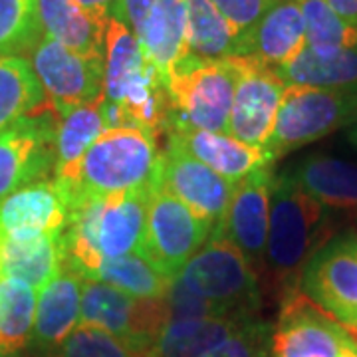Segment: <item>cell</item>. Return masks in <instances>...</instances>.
I'll use <instances>...</instances> for the list:
<instances>
[{"instance_id":"40","label":"cell","mask_w":357,"mask_h":357,"mask_svg":"<svg viewBox=\"0 0 357 357\" xmlns=\"http://www.w3.org/2000/svg\"><path fill=\"white\" fill-rule=\"evenodd\" d=\"M328 4L345 22L357 26V0H328Z\"/></svg>"},{"instance_id":"39","label":"cell","mask_w":357,"mask_h":357,"mask_svg":"<svg viewBox=\"0 0 357 357\" xmlns=\"http://www.w3.org/2000/svg\"><path fill=\"white\" fill-rule=\"evenodd\" d=\"M76 2L91 16L105 20V22L114 16L115 4H117V0H76Z\"/></svg>"},{"instance_id":"1","label":"cell","mask_w":357,"mask_h":357,"mask_svg":"<svg viewBox=\"0 0 357 357\" xmlns=\"http://www.w3.org/2000/svg\"><path fill=\"white\" fill-rule=\"evenodd\" d=\"M153 187L86 199L74 206L64 229L66 264L84 278H91L103 258L141 255L147 201Z\"/></svg>"},{"instance_id":"21","label":"cell","mask_w":357,"mask_h":357,"mask_svg":"<svg viewBox=\"0 0 357 357\" xmlns=\"http://www.w3.org/2000/svg\"><path fill=\"white\" fill-rule=\"evenodd\" d=\"M139 44L145 60L155 66L159 76L167 82L175 74L187 52V13L183 0H155L145 24L139 32Z\"/></svg>"},{"instance_id":"36","label":"cell","mask_w":357,"mask_h":357,"mask_svg":"<svg viewBox=\"0 0 357 357\" xmlns=\"http://www.w3.org/2000/svg\"><path fill=\"white\" fill-rule=\"evenodd\" d=\"M167 321H183V319H206L222 318V316H234L227 312L222 306H218L211 300H204L201 296L192 294L189 288H185L178 278L169 284L165 294Z\"/></svg>"},{"instance_id":"13","label":"cell","mask_w":357,"mask_h":357,"mask_svg":"<svg viewBox=\"0 0 357 357\" xmlns=\"http://www.w3.org/2000/svg\"><path fill=\"white\" fill-rule=\"evenodd\" d=\"M347 337L351 333L294 288L284 296L270 351L272 357H337Z\"/></svg>"},{"instance_id":"4","label":"cell","mask_w":357,"mask_h":357,"mask_svg":"<svg viewBox=\"0 0 357 357\" xmlns=\"http://www.w3.org/2000/svg\"><path fill=\"white\" fill-rule=\"evenodd\" d=\"M236 77L232 56L217 62H201L187 56L167 82L171 100L167 133L177 129L229 133Z\"/></svg>"},{"instance_id":"6","label":"cell","mask_w":357,"mask_h":357,"mask_svg":"<svg viewBox=\"0 0 357 357\" xmlns=\"http://www.w3.org/2000/svg\"><path fill=\"white\" fill-rule=\"evenodd\" d=\"M192 294L211 300L234 316H255L260 307V286L252 264L220 229L183 266L177 276Z\"/></svg>"},{"instance_id":"29","label":"cell","mask_w":357,"mask_h":357,"mask_svg":"<svg viewBox=\"0 0 357 357\" xmlns=\"http://www.w3.org/2000/svg\"><path fill=\"white\" fill-rule=\"evenodd\" d=\"M286 86L345 88L357 86V46L333 54H314L310 48L298 54L288 66L276 70Z\"/></svg>"},{"instance_id":"35","label":"cell","mask_w":357,"mask_h":357,"mask_svg":"<svg viewBox=\"0 0 357 357\" xmlns=\"http://www.w3.org/2000/svg\"><path fill=\"white\" fill-rule=\"evenodd\" d=\"M272 345V330L266 321L250 318L227 340L201 357H268Z\"/></svg>"},{"instance_id":"23","label":"cell","mask_w":357,"mask_h":357,"mask_svg":"<svg viewBox=\"0 0 357 357\" xmlns=\"http://www.w3.org/2000/svg\"><path fill=\"white\" fill-rule=\"evenodd\" d=\"M328 211L357 215V163L333 155H310L288 171Z\"/></svg>"},{"instance_id":"25","label":"cell","mask_w":357,"mask_h":357,"mask_svg":"<svg viewBox=\"0 0 357 357\" xmlns=\"http://www.w3.org/2000/svg\"><path fill=\"white\" fill-rule=\"evenodd\" d=\"M250 318L255 316L167 321L155 340L149 357H201Z\"/></svg>"},{"instance_id":"2","label":"cell","mask_w":357,"mask_h":357,"mask_svg":"<svg viewBox=\"0 0 357 357\" xmlns=\"http://www.w3.org/2000/svg\"><path fill=\"white\" fill-rule=\"evenodd\" d=\"M328 208L310 197L288 171L276 173L270 192L264 266L286 292L300 288V274L318 248L332 238Z\"/></svg>"},{"instance_id":"7","label":"cell","mask_w":357,"mask_h":357,"mask_svg":"<svg viewBox=\"0 0 357 357\" xmlns=\"http://www.w3.org/2000/svg\"><path fill=\"white\" fill-rule=\"evenodd\" d=\"M211 232V222L155 185L147 201L141 256L153 262L169 280H175L183 266L208 241Z\"/></svg>"},{"instance_id":"16","label":"cell","mask_w":357,"mask_h":357,"mask_svg":"<svg viewBox=\"0 0 357 357\" xmlns=\"http://www.w3.org/2000/svg\"><path fill=\"white\" fill-rule=\"evenodd\" d=\"M64 266V230L0 236V278L24 282L40 292Z\"/></svg>"},{"instance_id":"10","label":"cell","mask_w":357,"mask_h":357,"mask_svg":"<svg viewBox=\"0 0 357 357\" xmlns=\"http://www.w3.org/2000/svg\"><path fill=\"white\" fill-rule=\"evenodd\" d=\"M46 93L52 112L68 114L77 105L96 102L103 93V62L68 50L40 32L26 58Z\"/></svg>"},{"instance_id":"14","label":"cell","mask_w":357,"mask_h":357,"mask_svg":"<svg viewBox=\"0 0 357 357\" xmlns=\"http://www.w3.org/2000/svg\"><path fill=\"white\" fill-rule=\"evenodd\" d=\"M155 185L177 197L195 215L211 222L213 229L222 225L234 191V183L229 178L171 145L161 151Z\"/></svg>"},{"instance_id":"18","label":"cell","mask_w":357,"mask_h":357,"mask_svg":"<svg viewBox=\"0 0 357 357\" xmlns=\"http://www.w3.org/2000/svg\"><path fill=\"white\" fill-rule=\"evenodd\" d=\"M70 217V199L58 178L26 185L0 201V236L16 232H60Z\"/></svg>"},{"instance_id":"3","label":"cell","mask_w":357,"mask_h":357,"mask_svg":"<svg viewBox=\"0 0 357 357\" xmlns=\"http://www.w3.org/2000/svg\"><path fill=\"white\" fill-rule=\"evenodd\" d=\"M161 151L157 139L139 128L105 129L84 153L74 181H60L70 211L86 199L149 189L157 183Z\"/></svg>"},{"instance_id":"9","label":"cell","mask_w":357,"mask_h":357,"mask_svg":"<svg viewBox=\"0 0 357 357\" xmlns=\"http://www.w3.org/2000/svg\"><path fill=\"white\" fill-rule=\"evenodd\" d=\"M79 324L102 328L149 354L167 324L165 300L135 298L105 282L86 278L82 288Z\"/></svg>"},{"instance_id":"43","label":"cell","mask_w":357,"mask_h":357,"mask_svg":"<svg viewBox=\"0 0 357 357\" xmlns=\"http://www.w3.org/2000/svg\"><path fill=\"white\" fill-rule=\"evenodd\" d=\"M0 357H6V356H0Z\"/></svg>"},{"instance_id":"27","label":"cell","mask_w":357,"mask_h":357,"mask_svg":"<svg viewBox=\"0 0 357 357\" xmlns=\"http://www.w3.org/2000/svg\"><path fill=\"white\" fill-rule=\"evenodd\" d=\"M52 109L24 56H0V129Z\"/></svg>"},{"instance_id":"17","label":"cell","mask_w":357,"mask_h":357,"mask_svg":"<svg viewBox=\"0 0 357 357\" xmlns=\"http://www.w3.org/2000/svg\"><path fill=\"white\" fill-rule=\"evenodd\" d=\"M306 48V24L298 0H274L252 32L241 42L236 56H252L272 70L288 66Z\"/></svg>"},{"instance_id":"19","label":"cell","mask_w":357,"mask_h":357,"mask_svg":"<svg viewBox=\"0 0 357 357\" xmlns=\"http://www.w3.org/2000/svg\"><path fill=\"white\" fill-rule=\"evenodd\" d=\"M167 145L191 155L192 159L211 167L220 177L229 178L230 183H238L256 169L274 163L266 149L246 145L229 133H215L204 129L169 131Z\"/></svg>"},{"instance_id":"20","label":"cell","mask_w":357,"mask_h":357,"mask_svg":"<svg viewBox=\"0 0 357 357\" xmlns=\"http://www.w3.org/2000/svg\"><path fill=\"white\" fill-rule=\"evenodd\" d=\"M84 276L66 264L50 280L36 300L32 340L44 351H54L79 324Z\"/></svg>"},{"instance_id":"37","label":"cell","mask_w":357,"mask_h":357,"mask_svg":"<svg viewBox=\"0 0 357 357\" xmlns=\"http://www.w3.org/2000/svg\"><path fill=\"white\" fill-rule=\"evenodd\" d=\"M236 34V50L274 0H211Z\"/></svg>"},{"instance_id":"32","label":"cell","mask_w":357,"mask_h":357,"mask_svg":"<svg viewBox=\"0 0 357 357\" xmlns=\"http://www.w3.org/2000/svg\"><path fill=\"white\" fill-rule=\"evenodd\" d=\"M298 4L306 24V48L321 56L356 48L357 26L337 16L328 0H298Z\"/></svg>"},{"instance_id":"24","label":"cell","mask_w":357,"mask_h":357,"mask_svg":"<svg viewBox=\"0 0 357 357\" xmlns=\"http://www.w3.org/2000/svg\"><path fill=\"white\" fill-rule=\"evenodd\" d=\"M103 103H105V96L96 102L77 105L68 114L58 117L56 139H54V145H56L54 178L74 181L84 153L107 129L105 117H103Z\"/></svg>"},{"instance_id":"31","label":"cell","mask_w":357,"mask_h":357,"mask_svg":"<svg viewBox=\"0 0 357 357\" xmlns=\"http://www.w3.org/2000/svg\"><path fill=\"white\" fill-rule=\"evenodd\" d=\"M89 280L105 282L121 292L145 300L165 298L169 284L173 282L153 262L141 255L103 258Z\"/></svg>"},{"instance_id":"5","label":"cell","mask_w":357,"mask_h":357,"mask_svg":"<svg viewBox=\"0 0 357 357\" xmlns=\"http://www.w3.org/2000/svg\"><path fill=\"white\" fill-rule=\"evenodd\" d=\"M357 115V86H286L264 149L274 159L347 128Z\"/></svg>"},{"instance_id":"28","label":"cell","mask_w":357,"mask_h":357,"mask_svg":"<svg viewBox=\"0 0 357 357\" xmlns=\"http://www.w3.org/2000/svg\"><path fill=\"white\" fill-rule=\"evenodd\" d=\"M187 13V52L195 60L217 62L236 56V34L211 0H183Z\"/></svg>"},{"instance_id":"41","label":"cell","mask_w":357,"mask_h":357,"mask_svg":"<svg viewBox=\"0 0 357 357\" xmlns=\"http://www.w3.org/2000/svg\"><path fill=\"white\" fill-rule=\"evenodd\" d=\"M337 357H357V340L351 335L344 342V345L340 347Z\"/></svg>"},{"instance_id":"38","label":"cell","mask_w":357,"mask_h":357,"mask_svg":"<svg viewBox=\"0 0 357 357\" xmlns=\"http://www.w3.org/2000/svg\"><path fill=\"white\" fill-rule=\"evenodd\" d=\"M153 4L155 0H117L114 18H119L123 24H128V28L135 36H139L141 28L145 24V18L153 8Z\"/></svg>"},{"instance_id":"42","label":"cell","mask_w":357,"mask_h":357,"mask_svg":"<svg viewBox=\"0 0 357 357\" xmlns=\"http://www.w3.org/2000/svg\"><path fill=\"white\" fill-rule=\"evenodd\" d=\"M345 137H347V143H349L354 149H357V115L356 119L345 128Z\"/></svg>"},{"instance_id":"33","label":"cell","mask_w":357,"mask_h":357,"mask_svg":"<svg viewBox=\"0 0 357 357\" xmlns=\"http://www.w3.org/2000/svg\"><path fill=\"white\" fill-rule=\"evenodd\" d=\"M38 0H0V56H22L38 40Z\"/></svg>"},{"instance_id":"15","label":"cell","mask_w":357,"mask_h":357,"mask_svg":"<svg viewBox=\"0 0 357 357\" xmlns=\"http://www.w3.org/2000/svg\"><path fill=\"white\" fill-rule=\"evenodd\" d=\"M274 177L276 173L270 163L234 183L227 217L222 225L215 227L222 230L241 248L250 264L264 262L270 220V192Z\"/></svg>"},{"instance_id":"11","label":"cell","mask_w":357,"mask_h":357,"mask_svg":"<svg viewBox=\"0 0 357 357\" xmlns=\"http://www.w3.org/2000/svg\"><path fill=\"white\" fill-rule=\"evenodd\" d=\"M56 123L58 115L48 109L0 129V201L54 175Z\"/></svg>"},{"instance_id":"8","label":"cell","mask_w":357,"mask_h":357,"mask_svg":"<svg viewBox=\"0 0 357 357\" xmlns=\"http://www.w3.org/2000/svg\"><path fill=\"white\" fill-rule=\"evenodd\" d=\"M300 292L357 337V236H332L310 256Z\"/></svg>"},{"instance_id":"12","label":"cell","mask_w":357,"mask_h":357,"mask_svg":"<svg viewBox=\"0 0 357 357\" xmlns=\"http://www.w3.org/2000/svg\"><path fill=\"white\" fill-rule=\"evenodd\" d=\"M236 66V89L229 117V135L264 149L276 123L286 84L276 70L252 56H232Z\"/></svg>"},{"instance_id":"26","label":"cell","mask_w":357,"mask_h":357,"mask_svg":"<svg viewBox=\"0 0 357 357\" xmlns=\"http://www.w3.org/2000/svg\"><path fill=\"white\" fill-rule=\"evenodd\" d=\"M147 66L139 38L119 18H109L105 26L103 48V93L105 102L119 103L128 86L143 74Z\"/></svg>"},{"instance_id":"22","label":"cell","mask_w":357,"mask_h":357,"mask_svg":"<svg viewBox=\"0 0 357 357\" xmlns=\"http://www.w3.org/2000/svg\"><path fill=\"white\" fill-rule=\"evenodd\" d=\"M36 16L44 36L84 58L103 62L107 22L91 16L76 0H38Z\"/></svg>"},{"instance_id":"30","label":"cell","mask_w":357,"mask_h":357,"mask_svg":"<svg viewBox=\"0 0 357 357\" xmlns=\"http://www.w3.org/2000/svg\"><path fill=\"white\" fill-rule=\"evenodd\" d=\"M36 290L24 282L0 278V356L22 351L34 332Z\"/></svg>"},{"instance_id":"34","label":"cell","mask_w":357,"mask_h":357,"mask_svg":"<svg viewBox=\"0 0 357 357\" xmlns=\"http://www.w3.org/2000/svg\"><path fill=\"white\" fill-rule=\"evenodd\" d=\"M52 357H149V354L102 328L77 324L76 330L52 351Z\"/></svg>"}]
</instances>
